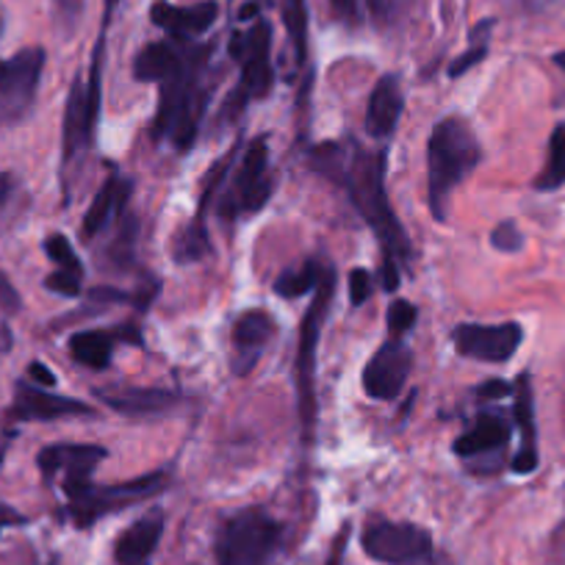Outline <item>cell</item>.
Listing matches in <instances>:
<instances>
[{
    "mask_svg": "<svg viewBox=\"0 0 565 565\" xmlns=\"http://www.w3.org/2000/svg\"><path fill=\"white\" fill-rule=\"evenodd\" d=\"M311 164L324 178L347 189L352 205L361 211L383 247V264H407L411 260V244L405 231L396 222L394 209L385 194V153L383 150H363L358 145L341 148V145H319L311 156Z\"/></svg>",
    "mask_w": 565,
    "mask_h": 565,
    "instance_id": "obj_1",
    "label": "cell"
},
{
    "mask_svg": "<svg viewBox=\"0 0 565 565\" xmlns=\"http://www.w3.org/2000/svg\"><path fill=\"white\" fill-rule=\"evenodd\" d=\"M209 53L211 47L181 42L178 62L159 81L161 100L153 119V136L156 139H172L181 153H186L192 148V141L198 139L200 119H203L205 103H209V89L203 86V70L205 62H209Z\"/></svg>",
    "mask_w": 565,
    "mask_h": 565,
    "instance_id": "obj_2",
    "label": "cell"
},
{
    "mask_svg": "<svg viewBox=\"0 0 565 565\" xmlns=\"http://www.w3.org/2000/svg\"><path fill=\"white\" fill-rule=\"evenodd\" d=\"M480 159V139L463 117H444L436 122L427 145V194L438 222L447 220L449 198L475 172Z\"/></svg>",
    "mask_w": 565,
    "mask_h": 565,
    "instance_id": "obj_3",
    "label": "cell"
},
{
    "mask_svg": "<svg viewBox=\"0 0 565 565\" xmlns=\"http://www.w3.org/2000/svg\"><path fill=\"white\" fill-rule=\"evenodd\" d=\"M282 543V524L264 508H244L222 524L214 543L216 565H269Z\"/></svg>",
    "mask_w": 565,
    "mask_h": 565,
    "instance_id": "obj_4",
    "label": "cell"
},
{
    "mask_svg": "<svg viewBox=\"0 0 565 565\" xmlns=\"http://www.w3.org/2000/svg\"><path fill=\"white\" fill-rule=\"evenodd\" d=\"M335 291V275L330 266H324L322 280H319L313 300L308 306L300 324V344H297V396H300V418L306 444L313 441V427H317V347L322 335V324L328 319L330 300Z\"/></svg>",
    "mask_w": 565,
    "mask_h": 565,
    "instance_id": "obj_5",
    "label": "cell"
},
{
    "mask_svg": "<svg viewBox=\"0 0 565 565\" xmlns=\"http://www.w3.org/2000/svg\"><path fill=\"white\" fill-rule=\"evenodd\" d=\"M170 486V475L167 471H153V475H141L136 480L114 482V486H86L81 491L70 493V515H73L75 526L86 530L103 515L119 513L125 508H134L139 502L159 497Z\"/></svg>",
    "mask_w": 565,
    "mask_h": 565,
    "instance_id": "obj_6",
    "label": "cell"
},
{
    "mask_svg": "<svg viewBox=\"0 0 565 565\" xmlns=\"http://www.w3.org/2000/svg\"><path fill=\"white\" fill-rule=\"evenodd\" d=\"M361 548L366 557L383 565H433L436 546L433 535L418 524L374 519L363 526Z\"/></svg>",
    "mask_w": 565,
    "mask_h": 565,
    "instance_id": "obj_7",
    "label": "cell"
},
{
    "mask_svg": "<svg viewBox=\"0 0 565 565\" xmlns=\"http://www.w3.org/2000/svg\"><path fill=\"white\" fill-rule=\"evenodd\" d=\"M271 189H275V178H271L269 170V141H266V136H258L244 150L242 161L233 170L231 186L222 194V216L236 220V216L255 214V211H260L269 203Z\"/></svg>",
    "mask_w": 565,
    "mask_h": 565,
    "instance_id": "obj_8",
    "label": "cell"
},
{
    "mask_svg": "<svg viewBox=\"0 0 565 565\" xmlns=\"http://www.w3.org/2000/svg\"><path fill=\"white\" fill-rule=\"evenodd\" d=\"M45 58L42 47H25L12 58H0V128L20 122L34 108Z\"/></svg>",
    "mask_w": 565,
    "mask_h": 565,
    "instance_id": "obj_9",
    "label": "cell"
},
{
    "mask_svg": "<svg viewBox=\"0 0 565 565\" xmlns=\"http://www.w3.org/2000/svg\"><path fill=\"white\" fill-rule=\"evenodd\" d=\"M231 56L242 64V84L233 92L231 103H244L253 97H266L275 84V70H271V25L258 20L247 34H236L231 42Z\"/></svg>",
    "mask_w": 565,
    "mask_h": 565,
    "instance_id": "obj_10",
    "label": "cell"
},
{
    "mask_svg": "<svg viewBox=\"0 0 565 565\" xmlns=\"http://www.w3.org/2000/svg\"><path fill=\"white\" fill-rule=\"evenodd\" d=\"M106 458V449L95 447V444H53L36 455V463H40L45 480L62 477V491L64 497H70L89 486L92 475Z\"/></svg>",
    "mask_w": 565,
    "mask_h": 565,
    "instance_id": "obj_11",
    "label": "cell"
},
{
    "mask_svg": "<svg viewBox=\"0 0 565 565\" xmlns=\"http://www.w3.org/2000/svg\"><path fill=\"white\" fill-rule=\"evenodd\" d=\"M455 350L482 363H508L524 341L519 322L504 324H458L452 333Z\"/></svg>",
    "mask_w": 565,
    "mask_h": 565,
    "instance_id": "obj_12",
    "label": "cell"
},
{
    "mask_svg": "<svg viewBox=\"0 0 565 565\" xmlns=\"http://www.w3.org/2000/svg\"><path fill=\"white\" fill-rule=\"evenodd\" d=\"M411 369L413 352L399 339L385 341L363 369V391L380 402L396 399L411 377Z\"/></svg>",
    "mask_w": 565,
    "mask_h": 565,
    "instance_id": "obj_13",
    "label": "cell"
},
{
    "mask_svg": "<svg viewBox=\"0 0 565 565\" xmlns=\"http://www.w3.org/2000/svg\"><path fill=\"white\" fill-rule=\"evenodd\" d=\"M9 416L23 418V422H53V418L70 416H95V411L86 402L73 399V396L47 394L42 385L18 383V396H14Z\"/></svg>",
    "mask_w": 565,
    "mask_h": 565,
    "instance_id": "obj_14",
    "label": "cell"
},
{
    "mask_svg": "<svg viewBox=\"0 0 565 565\" xmlns=\"http://www.w3.org/2000/svg\"><path fill=\"white\" fill-rule=\"evenodd\" d=\"M216 18H220V7L214 0H203V3H194V7H172L167 0H159L150 9V20L159 29H164L170 40L181 42H192L194 36L205 34L216 23Z\"/></svg>",
    "mask_w": 565,
    "mask_h": 565,
    "instance_id": "obj_15",
    "label": "cell"
},
{
    "mask_svg": "<svg viewBox=\"0 0 565 565\" xmlns=\"http://www.w3.org/2000/svg\"><path fill=\"white\" fill-rule=\"evenodd\" d=\"M97 114L92 111L89 95H86V84L75 78L73 89L67 97V111H64V128H62V150H64V167L75 164L81 156L86 153L92 139V128H95Z\"/></svg>",
    "mask_w": 565,
    "mask_h": 565,
    "instance_id": "obj_16",
    "label": "cell"
},
{
    "mask_svg": "<svg viewBox=\"0 0 565 565\" xmlns=\"http://www.w3.org/2000/svg\"><path fill=\"white\" fill-rule=\"evenodd\" d=\"M275 330V319L266 311H260V308L244 311L236 319V324H233V355H236L233 369H236V374H247L255 366V361H258L264 347L271 341Z\"/></svg>",
    "mask_w": 565,
    "mask_h": 565,
    "instance_id": "obj_17",
    "label": "cell"
},
{
    "mask_svg": "<svg viewBox=\"0 0 565 565\" xmlns=\"http://www.w3.org/2000/svg\"><path fill=\"white\" fill-rule=\"evenodd\" d=\"M161 535H164V515L150 513L145 519L136 521L134 526L117 537L114 546V557L119 565H148L153 552L159 548Z\"/></svg>",
    "mask_w": 565,
    "mask_h": 565,
    "instance_id": "obj_18",
    "label": "cell"
},
{
    "mask_svg": "<svg viewBox=\"0 0 565 565\" xmlns=\"http://www.w3.org/2000/svg\"><path fill=\"white\" fill-rule=\"evenodd\" d=\"M100 402L119 416H159L172 411L181 402L175 391L167 388H125V391H97Z\"/></svg>",
    "mask_w": 565,
    "mask_h": 565,
    "instance_id": "obj_19",
    "label": "cell"
},
{
    "mask_svg": "<svg viewBox=\"0 0 565 565\" xmlns=\"http://www.w3.org/2000/svg\"><path fill=\"white\" fill-rule=\"evenodd\" d=\"M402 89L399 81L394 75H383L377 81V86L369 95L366 106V130L374 136V139H388L394 136L396 125H399L402 117Z\"/></svg>",
    "mask_w": 565,
    "mask_h": 565,
    "instance_id": "obj_20",
    "label": "cell"
},
{
    "mask_svg": "<svg viewBox=\"0 0 565 565\" xmlns=\"http://www.w3.org/2000/svg\"><path fill=\"white\" fill-rule=\"evenodd\" d=\"M515 424L521 430V449L513 458L515 475H532L537 469V430H535V407H532L530 377L521 374L515 383Z\"/></svg>",
    "mask_w": 565,
    "mask_h": 565,
    "instance_id": "obj_21",
    "label": "cell"
},
{
    "mask_svg": "<svg viewBox=\"0 0 565 565\" xmlns=\"http://www.w3.org/2000/svg\"><path fill=\"white\" fill-rule=\"evenodd\" d=\"M510 438V424L504 422L502 416H493V413H486V416L477 418V424L471 430H466L463 436L455 441V455L463 460L480 458V455L499 452V449L508 447Z\"/></svg>",
    "mask_w": 565,
    "mask_h": 565,
    "instance_id": "obj_22",
    "label": "cell"
},
{
    "mask_svg": "<svg viewBox=\"0 0 565 565\" xmlns=\"http://www.w3.org/2000/svg\"><path fill=\"white\" fill-rule=\"evenodd\" d=\"M128 194H130V183L122 181L119 175H111L106 183L100 186V192L95 194L92 205L86 209L84 216V231L86 238H97L103 231L108 227V222L114 220L117 214H122L125 203H128Z\"/></svg>",
    "mask_w": 565,
    "mask_h": 565,
    "instance_id": "obj_23",
    "label": "cell"
},
{
    "mask_svg": "<svg viewBox=\"0 0 565 565\" xmlns=\"http://www.w3.org/2000/svg\"><path fill=\"white\" fill-rule=\"evenodd\" d=\"M114 341L117 333H106V330H81L70 339V355L81 363V366H89L95 372L108 369L114 355Z\"/></svg>",
    "mask_w": 565,
    "mask_h": 565,
    "instance_id": "obj_24",
    "label": "cell"
},
{
    "mask_svg": "<svg viewBox=\"0 0 565 565\" xmlns=\"http://www.w3.org/2000/svg\"><path fill=\"white\" fill-rule=\"evenodd\" d=\"M178 53H181V40L172 42H150L139 51L134 62V75L139 81H148V84H159L167 73L172 70V64L178 62Z\"/></svg>",
    "mask_w": 565,
    "mask_h": 565,
    "instance_id": "obj_25",
    "label": "cell"
},
{
    "mask_svg": "<svg viewBox=\"0 0 565 565\" xmlns=\"http://www.w3.org/2000/svg\"><path fill=\"white\" fill-rule=\"evenodd\" d=\"M322 271L324 264H313V260L297 266V269L282 271L275 282V295L286 297V300H297V297L311 295V291H317L319 280H322Z\"/></svg>",
    "mask_w": 565,
    "mask_h": 565,
    "instance_id": "obj_26",
    "label": "cell"
},
{
    "mask_svg": "<svg viewBox=\"0 0 565 565\" xmlns=\"http://www.w3.org/2000/svg\"><path fill=\"white\" fill-rule=\"evenodd\" d=\"M559 186H565V122H559L552 130L546 167L535 181V189H541V192H554Z\"/></svg>",
    "mask_w": 565,
    "mask_h": 565,
    "instance_id": "obj_27",
    "label": "cell"
},
{
    "mask_svg": "<svg viewBox=\"0 0 565 565\" xmlns=\"http://www.w3.org/2000/svg\"><path fill=\"white\" fill-rule=\"evenodd\" d=\"M282 23L289 31V40L295 45L297 64L306 67L308 58V7L306 0H282Z\"/></svg>",
    "mask_w": 565,
    "mask_h": 565,
    "instance_id": "obj_28",
    "label": "cell"
},
{
    "mask_svg": "<svg viewBox=\"0 0 565 565\" xmlns=\"http://www.w3.org/2000/svg\"><path fill=\"white\" fill-rule=\"evenodd\" d=\"M209 247L211 244L209 233H205V222L192 220L181 233H178L172 253H175V258L181 260V264H192V260L203 258V255L209 253Z\"/></svg>",
    "mask_w": 565,
    "mask_h": 565,
    "instance_id": "obj_29",
    "label": "cell"
},
{
    "mask_svg": "<svg viewBox=\"0 0 565 565\" xmlns=\"http://www.w3.org/2000/svg\"><path fill=\"white\" fill-rule=\"evenodd\" d=\"M491 29H493V20H486V23L475 25V31H471V47L466 53H460V56L449 64V78H460V75L469 73L471 67H477V64L488 56V34H491Z\"/></svg>",
    "mask_w": 565,
    "mask_h": 565,
    "instance_id": "obj_30",
    "label": "cell"
},
{
    "mask_svg": "<svg viewBox=\"0 0 565 565\" xmlns=\"http://www.w3.org/2000/svg\"><path fill=\"white\" fill-rule=\"evenodd\" d=\"M45 253H47V258L58 266V269L84 275V264H81L78 253H75V247L70 244V238L64 236V233H51V236L45 238Z\"/></svg>",
    "mask_w": 565,
    "mask_h": 565,
    "instance_id": "obj_31",
    "label": "cell"
},
{
    "mask_svg": "<svg viewBox=\"0 0 565 565\" xmlns=\"http://www.w3.org/2000/svg\"><path fill=\"white\" fill-rule=\"evenodd\" d=\"M418 319V308L411 306L407 300H396L394 306L388 308V328L394 339H402L407 330L413 328V322Z\"/></svg>",
    "mask_w": 565,
    "mask_h": 565,
    "instance_id": "obj_32",
    "label": "cell"
},
{
    "mask_svg": "<svg viewBox=\"0 0 565 565\" xmlns=\"http://www.w3.org/2000/svg\"><path fill=\"white\" fill-rule=\"evenodd\" d=\"M84 275H75V271H64V269H58V271H53V275H47V280H45V286L51 291H56V295H62V297H78L81 295V289H84Z\"/></svg>",
    "mask_w": 565,
    "mask_h": 565,
    "instance_id": "obj_33",
    "label": "cell"
},
{
    "mask_svg": "<svg viewBox=\"0 0 565 565\" xmlns=\"http://www.w3.org/2000/svg\"><path fill=\"white\" fill-rule=\"evenodd\" d=\"M491 244L499 249V253H519L524 247V236L515 227V222H502L497 225V231L491 233Z\"/></svg>",
    "mask_w": 565,
    "mask_h": 565,
    "instance_id": "obj_34",
    "label": "cell"
},
{
    "mask_svg": "<svg viewBox=\"0 0 565 565\" xmlns=\"http://www.w3.org/2000/svg\"><path fill=\"white\" fill-rule=\"evenodd\" d=\"M372 297V275L366 269L350 271V302L352 306H363Z\"/></svg>",
    "mask_w": 565,
    "mask_h": 565,
    "instance_id": "obj_35",
    "label": "cell"
},
{
    "mask_svg": "<svg viewBox=\"0 0 565 565\" xmlns=\"http://www.w3.org/2000/svg\"><path fill=\"white\" fill-rule=\"evenodd\" d=\"M18 311H20V295L14 291L12 282H9V277L0 271V313L9 317V313H18ZM3 339H7V335H3V330H0V341Z\"/></svg>",
    "mask_w": 565,
    "mask_h": 565,
    "instance_id": "obj_36",
    "label": "cell"
},
{
    "mask_svg": "<svg viewBox=\"0 0 565 565\" xmlns=\"http://www.w3.org/2000/svg\"><path fill=\"white\" fill-rule=\"evenodd\" d=\"M347 541H350V526H341V532L335 535L333 546H330V554H328V559H324V565H344Z\"/></svg>",
    "mask_w": 565,
    "mask_h": 565,
    "instance_id": "obj_37",
    "label": "cell"
},
{
    "mask_svg": "<svg viewBox=\"0 0 565 565\" xmlns=\"http://www.w3.org/2000/svg\"><path fill=\"white\" fill-rule=\"evenodd\" d=\"M366 7L377 25H385L391 20V14H394V0H366Z\"/></svg>",
    "mask_w": 565,
    "mask_h": 565,
    "instance_id": "obj_38",
    "label": "cell"
},
{
    "mask_svg": "<svg viewBox=\"0 0 565 565\" xmlns=\"http://www.w3.org/2000/svg\"><path fill=\"white\" fill-rule=\"evenodd\" d=\"M330 7H333V12L339 14L344 23L355 25L358 20H361V12H358V0H330Z\"/></svg>",
    "mask_w": 565,
    "mask_h": 565,
    "instance_id": "obj_39",
    "label": "cell"
},
{
    "mask_svg": "<svg viewBox=\"0 0 565 565\" xmlns=\"http://www.w3.org/2000/svg\"><path fill=\"white\" fill-rule=\"evenodd\" d=\"M29 377L34 380L36 385H42V388H53V385H56V374H53L51 369L40 361L29 363Z\"/></svg>",
    "mask_w": 565,
    "mask_h": 565,
    "instance_id": "obj_40",
    "label": "cell"
},
{
    "mask_svg": "<svg viewBox=\"0 0 565 565\" xmlns=\"http://www.w3.org/2000/svg\"><path fill=\"white\" fill-rule=\"evenodd\" d=\"M53 3H56L58 14L67 25H73L81 18V9H84V0H53Z\"/></svg>",
    "mask_w": 565,
    "mask_h": 565,
    "instance_id": "obj_41",
    "label": "cell"
},
{
    "mask_svg": "<svg viewBox=\"0 0 565 565\" xmlns=\"http://www.w3.org/2000/svg\"><path fill=\"white\" fill-rule=\"evenodd\" d=\"M480 394L488 396V399H502V396L510 394V383H504V380H491V383L482 385Z\"/></svg>",
    "mask_w": 565,
    "mask_h": 565,
    "instance_id": "obj_42",
    "label": "cell"
},
{
    "mask_svg": "<svg viewBox=\"0 0 565 565\" xmlns=\"http://www.w3.org/2000/svg\"><path fill=\"white\" fill-rule=\"evenodd\" d=\"M14 186H18V181H14L12 172H0V209L12 200Z\"/></svg>",
    "mask_w": 565,
    "mask_h": 565,
    "instance_id": "obj_43",
    "label": "cell"
},
{
    "mask_svg": "<svg viewBox=\"0 0 565 565\" xmlns=\"http://www.w3.org/2000/svg\"><path fill=\"white\" fill-rule=\"evenodd\" d=\"M14 524H25V519L18 513V510H12L9 504L0 502V532L7 530V526H14Z\"/></svg>",
    "mask_w": 565,
    "mask_h": 565,
    "instance_id": "obj_44",
    "label": "cell"
},
{
    "mask_svg": "<svg viewBox=\"0 0 565 565\" xmlns=\"http://www.w3.org/2000/svg\"><path fill=\"white\" fill-rule=\"evenodd\" d=\"M255 14H258V7H255V3H247V7L238 12V20H253Z\"/></svg>",
    "mask_w": 565,
    "mask_h": 565,
    "instance_id": "obj_45",
    "label": "cell"
},
{
    "mask_svg": "<svg viewBox=\"0 0 565 565\" xmlns=\"http://www.w3.org/2000/svg\"><path fill=\"white\" fill-rule=\"evenodd\" d=\"M524 3H526V7L537 9V7H541V3H543V0H524Z\"/></svg>",
    "mask_w": 565,
    "mask_h": 565,
    "instance_id": "obj_46",
    "label": "cell"
},
{
    "mask_svg": "<svg viewBox=\"0 0 565 565\" xmlns=\"http://www.w3.org/2000/svg\"><path fill=\"white\" fill-rule=\"evenodd\" d=\"M0 31H3V18H0Z\"/></svg>",
    "mask_w": 565,
    "mask_h": 565,
    "instance_id": "obj_47",
    "label": "cell"
}]
</instances>
